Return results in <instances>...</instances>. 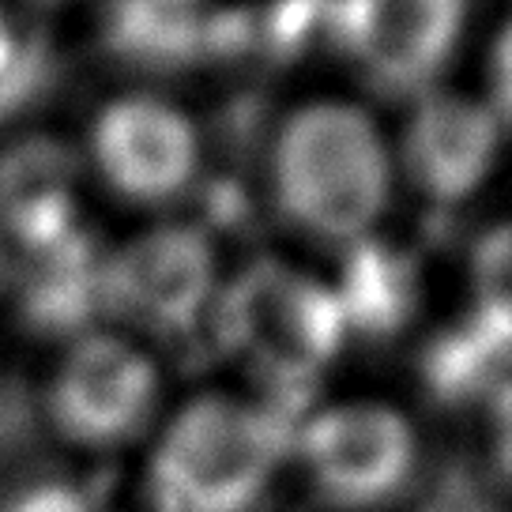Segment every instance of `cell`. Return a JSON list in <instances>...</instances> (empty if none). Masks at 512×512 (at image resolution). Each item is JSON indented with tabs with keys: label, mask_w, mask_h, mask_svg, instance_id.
<instances>
[{
	"label": "cell",
	"mask_w": 512,
	"mask_h": 512,
	"mask_svg": "<svg viewBox=\"0 0 512 512\" xmlns=\"http://www.w3.org/2000/svg\"><path fill=\"white\" fill-rule=\"evenodd\" d=\"M294 456V418L268 396L196 392L155 422L147 512H256Z\"/></svg>",
	"instance_id": "1"
},
{
	"label": "cell",
	"mask_w": 512,
	"mask_h": 512,
	"mask_svg": "<svg viewBox=\"0 0 512 512\" xmlns=\"http://www.w3.org/2000/svg\"><path fill=\"white\" fill-rule=\"evenodd\" d=\"M95 155L113 189L132 200H170L196 174L200 147L177 110L151 98H125L98 117Z\"/></svg>",
	"instance_id": "8"
},
{
	"label": "cell",
	"mask_w": 512,
	"mask_h": 512,
	"mask_svg": "<svg viewBox=\"0 0 512 512\" xmlns=\"http://www.w3.org/2000/svg\"><path fill=\"white\" fill-rule=\"evenodd\" d=\"M275 192L309 234L362 238L388 196V159L366 113L351 106L294 113L275 147Z\"/></svg>",
	"instance_id": "3"
},
{
	"label": "cell",
	"mask_w": 512,
	"mask_h": 512,
	"mask_svg": "<svg viewBox=\"0 0 512 512\" xmlns=\"http://www.w3.org/2000/svg\"><path fill=\"white\" fill-rule=\"evenodd\" d=\"M471 287V320L505 351H512V226L482 234L471 260Z\"/></svg>",
	"instance_id": "13"
},
{
	"label": "cell",
	"mask_w": 512,
	"mask_h": 512,
	"mask_svg": "<svg viewBox=\"0 0 512 512\" xmlns=\"http://www.w3.org/2000/svg\"><path fill=\"white\" fill-rule=\"evenodd\" d=\"M72 155L53 140H27L0 155V226L23 249L42 253L76 234Z\"/></svg>",
	"instance_id": "10"
},
{
	"label": "cell",
	"mask_w": 512,
	"mask_h": 512,
	"mask_svg": "<svg viewBox=\"0 0 512 512\" xmlns=\"http://www.w3.org/2000/svg\"><path fill=\"white\" fill-rule=\"evenodd\" d=\"M98 302L151 336H189L211 317V245L196 230H155L102 264Z\"/></svg>",
	"instance_id": "6"
},
{
	"label": "cell",
	"mask_w": 512,
	"mask_h": 512,
	"mask_svg": "<svg viewBox=\"0 0 512 512\" xmlns=\"http://www.w3.org/2000/svg\"><path fill=\"white\" fill-rule=\"evenodd\" d=\"M490 83H494V110L512 121V23L494 46V64H490ZM494 113V117H497Z\"/></svg>",
	"instance_id": "16"
},
{
	"label": "cell",
	"mask_w": 512,
	"mask_h": 512,
	"mask_svg": "<svg viewBox=\"0 0 512 512\" xmlns=\"http://www.w3.org/2000/svg\"><path fill=\"white\" fill-rule=\"evenodd\" d=\"M464 0H328L324 31L388 95L418 91L445 68Z\"/></svg>",
	"instance_id": "7"
},
{
	"label": "cell",
	"mask_w": 512,
	"mask_h": 512,
	"mask_svg": "<svg viewBox=\"0 0 512 512\" xmlns=\"http://www.w3.org/2000/svg\"><path fill=\"white\" fill-rule=\"evenodd\" d=\"M490 448L501 475L512 479V377L490 392Z\"/></svg>",
	"instance_id": "15"
},
{
	"label": "cell",
	"mask_w": 512,
	"mask_h": 512,
	"mask_svg": "<svg viewBox=\"0 0 512 512\" xmlns=\"http://www.w3.org/2000/svg\"><path fill=\"white\" fill-rule=\"evenodd\" d=\"M497 151V117L467 98L437 95L411 121L407 162L422 189L437 200H464L479 185Z\"/></svg>",
	"instance_id": "9"
},
{
	"label": "cell",
	"mask_w": 512,
	"mask_h": 512,
	"mask_svg": "<svg viewBox=\"0 0 512 512\" xmlns=\"http://www.w3.org/2000/svg\"><path fill=\"white\" fill-rule=\"evenodd\" d=\"M208 324L268 400L313 388L351 332L336 290L275 260L245 268L215 294Z\"/></svg>",
	"instance_id": "2"
},
{
	"label": "cell",
	"mask_w": 512,
	"mask_h": 512,
	"mask_svg": "<svg viewBox=\"0 0 512 512\" xmlns=\"http://www.w3.org/2000/svg\"><path fill=\"white\" fill-rule=\"evenodd\" d=\"M4 512H98L95 501L72 482H34L19 490Z\"/></svg>",
	"instance_id": "14"
},
{
	"label": "cell",
	"mask_w": 512,
	"mask_h": 512,
	"mask_svg": "<svg viewBox=\"0 0 512 512\" xmlns=\"http://www.w3.org/2000/svg\"><path fill=\"white\" fill-rule=\"evenodd\" d=\"M313 494L343 512H373L407 494L422 464V437L396 403L354 396L313 407L294 422V456Z\"/></svg>",
	"instance_id": "4"
},
{
	"label": "cell",
	"mask_w": 512,
	"mask_h": 512,
	"mask_svg": "<svg viewBox=\"0 0 512 512\" xmlns=\"http://www.w3.org/2000/svg\"><path fill=\"white\" fill-rule=\"evenodd\" d=\"M159 388V366L132 339L87 332L49 377V426L83 452L125 448L155 430Z\"/></svg>",
	"instance_id": "5"
},
{
	"label": "cell",
	"mask_w": 512,
	"mask_h": 512,
	"mask_svg": "<svg viewBox=\"0 0 512 512\" xmlns=\"http://www.w3.org/2000/svg\"><path fill=\"white\" fill-rule=\"evenodd\" d=\"M347 328L358 332H396L415 309V268L396 249L373 238L351 245L343 290H336Z\"/></svg>",
	"instance_id": "12"
},
{
	"label": "cell",
	"mask_w": 512,
	"mask_h": 512,
	"mask_svg": "<svg viewBox=\"0 0 512 512\" xmlns=\"http://www.w3.org/2000/svg\"><path fill=\"white\" fill-rule=\"evenodd\" d=\"M208 23L204 0H113L110 42L128 61L177 68L208 53Z\"/></svg>",
	"instance_id": "11"
}]
</instances>
